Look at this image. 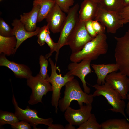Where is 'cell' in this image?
I'll use <instances>...</instances> for the list:
<instances>
[{"label":"cell","instance_id":"1","mask_svg":"<svg viewBox=\"0 0 129 129\" xmlns=\"http://www.w3.org/2000/svg\"><path fill=\"white\" fill-rule=\"evenodd\" d=\"M108 48L106 35L105 33L98 34L87 42L81 50L72 53L70 59L72 62H76L84 60H95L100 56L106 54Z\"/></svg>","mask_w":129,"mask_h":129},{"label":"cell","instance_id":"2","mask_svg":"<svg viewBox=\"0 0 129 129\" xmlns=\"http://www.w3.org/2000/svg\"><path fill=\"white\" fill-rule=\"evenodd\" d=\"M64 97L60 99L58 106L61 111L64 112L70 107L71 102L74 100L77 101L80 107L83 103L86 105L91 104L94 97L92 94L84 92L80 87L78 80L74 78L65 84Z\"/></svg>","mask_w":129,"mask_h":129},{"label":"cell","instance_id":"3","mask_svg":"<svg viewBox=\"0 0 129 129\" xmlns=\"http://www.w3.org/2000/svg\"><path fill=\"white\" fill-rule=\"evenodd\" d=\"M92 86L96 90L92 94L94 97L100 96H104L112 107L110 110L113 112L120 113L129 121L124 112L125 103L118 91L106 82L103 84H97Z\"/></svg>","mask_w":129,"mask_h":129},{"label":"cell","instance_id":"4","mask_svg":"<svg viewBox=\"0 0 129 129\" xmlns=\"http://www.w3.org/2000/svg\"><path fill=\"white\" fill-rule=\"evenodd\" d=\"M49 61L51 66V73L50 76H48L46 79L51 84L52 91L51 103L55 107L57 113L59 102L61 98V89L68 82L74 78V77L66 73L63 77L61 74H58L57 70L60 72L59 67L56 66V63L54 64L51 58H49Z\"/></svg>","mask_w":129,"mask_h":129},{"label":"cell","instance_id":"5","mask_svg":"<svg viewBox=\"0 0 129 129\" xmlns=\"http://www.w3.org/2000/svg\"><path fill=\"white\" fill-rule=\"evenodd\" d=\"M114 37L116 42L114 55L116 63L120 71L129 78V29L123 36Z\"/></svg>","mask_w":129,"mask_h":129},{"label":"cell","instance_id":"6","mask_svg":"<svg viewBox=\"0 0 129 129\" xmlns=\"http://www.w3.org/2000/svg\"><path fill=\"white\" fill-rule=\"evenodd\" d=\"M79 8V5L77 3L70 8L67 13L66 19L60 32L59 38L57 42L55 51L56 63L57 60L60 49L62 47L67 45L69 38L79 21L78 13Z\"/></svg>","mask_w":129,"mask_h":129},{"label":"cell","instance_id":"7","mask_svg":"<svg viewBox=\"0 0 129 129\" xmlns=\"http://www.w3.org/2000/svg\"><path fill=\"white\" fill-rule=\"evenodd\" d=\"M27 85L32 92L28 102L31 105L42 103L43 97L48 92L52 91L51 85L46 79L43 78L39 73L35 76H31L27 79Z\"/></svg>","mask_w":129,"mask_h":129},{"label":"cell","instance_id":"8","mask_svg":"<svg viewBox=\"0 0 129 129\" xmlns=\"http://www.w3.org/2000/svg\"><path fill=\"white\" fill-rule=\"evenodd\" d=\"M13 91L12 103L15 110V113L20 120L27 122L33 127L37 129L36 126L39 124H43L49 126L53 124V121L51 118L44 119L38 115V112L35 109H32L27 106L25 109H23L18 106Z\"/></svg>","mask_w":129,"mask_h":129},{"label":"cell","instance_id":"9","mask_svg":"<svg viewBox=\"0 0 129 129\" xmlns=\"http://www.w3.org/2000/svg\"><path fill=\"white\" fill-rule=\"evenodd\" d=\"M93 38L86 30L85 22L79 21L75 29L70 36L66 45H68L72 53L78 52L85 45Z\"/></svg>","mask_w":129,"mask_h":129},{"label":"cell","instance_id":"10","mask_svg":"<svg viewBox=\"0 0 129 129\" xmlns=\"http://www.w3.org/2000/svg\"><path fill=\"white\" fill-rule=\"evenodd\" d=\"M94 20L104 25L108 32L112 34H115L117 30L123 25L118 13L106 10L99 5Z\"/></svg>","mask_w":129,"mask_h":129},{"label":"cell","instance_id":"11","mask_svg":"<svg viewBox=\"0 0 129 129\" xmlns=\"http://www.w3.org/2000/svg\"><path fill=\"white\" fill-rule=\"evenodd\" d=\"M91 62L84 60L79 63L72 62L68 64L67 68L69 71L66 73L70 75L78 77L82 83L84 91L88 94L90 92V89L87 86L85 78L92 71L90 67Z\"/></svg>","mask_w":129,"mask_h":129},{"label":"cell","instance_id":"12","mask_svg":"<svg viewBox=\"0 0 129 129\" xmlns=\"http://www.w3.org/2000/svg\"><path fill=\"white\" fill-rule=\"evenodd\" d=\"M105 82L120 94L122 99L126 100L129 91V78L121 72H114L108 75Z\"/></svg>","mask_w":129,"mask_h":129},{"label":"cell","instance_id":"13","mask_svg":"<svg viewBox=\"0 0 129 129\" xmlns=\"http://www.w3.org/2000/svg\"><path fill=\"white\" fill-rule=\"evenodd\" d=\"M80 108L75 109L69 107L65 111V119L73 125L80 126L87 120L91 114L92 104L83 105Z\"/></svg>","mask_w":129,"mask_h":129},{"label":"cell","instance_id":"14","mask_svg":"<svg viewBox=\"0 0 129 129\" xmlns=\"http://www.w3.org/2000/svg\"><path fill=\"white\" fill-rule=\"evenodd\" d=\"M66 16L65 13L55 4L45 18L49 29L53 33L60 32Z\"/></svg>","mask_w":129,"mask_h":129},{"label":"cell","instance_id":"15","mask_svg":"<svg viewBox=\"0 0 129 129\" xmlns=\"http://www.w3.org/2000/svg\"><path fill=\"white\" fill-rule=\"evenodd\" d=\"M0 66L9 69L17 78L27 79L32 75V72L28 66L8 60L6 55L2 53L0 54Z\"/></svg>","mask_w":129,"mask_h":129},{"label":"cell","instance_id":"16","mask_svg":"<svg viewBox=\"0 0 129 129\" xmlns=\"http://www.w3.org/2000/svg\"><path fill=\"white\" fill-rule=\"evenodd\" d=\"M11 25L13 27L12 29L13 35L16 38L17 41L15 53L23 42L29 38L37 35L40 28L38 27H37L34 31L28 32L26 30L24 25L20 19L17 18L13 20Z\"/></svg>","mask_w":129,"mask_h":129},{"label":"cell","instance_id":"17","mask_svg":"<svg viewBox=\"0 0 129 129\" xmlns=\"http://www.w3.org/2000/svg\"><path fill=\"white\" fill-rule=\"evenodd\" d=\"M99 4L89 0H84L81 3L78 14L79 20L80 22L93 20L98 11Z\"/></svg>","mask_w":129,"mask_h":129},{"label":"cell","instance_id":"18","mask_svg":"<svg viewBox=\"0 0 129 129\" xmlns=\"http://www.w3.org/2000/svg\"><path fill=\"white\" fill-rule=\"evenodd\" d=\"M40 9V6L38 5H33L30 11L23 13L20 15L19 19L27 31L32 32L36 29V23Z\"/></svg>","mask_w":129,"mask_h":129},{"label":"cell","instance_id":"19","mask_svg":"<svg viewBox=\"0 0 129 129\" xmlns=\"http://www.w3.org/2000/svg\"><path fill=\"white\" fill-rule=\"evenodd\" d=\"M91 66L97 77L96 82L99 85L105 83V78L109 74L119 70L118 65L116 63L108 64H92Z\"/></svg>","mask_w":129,"mask_h":129},{"label":"cell","instance_id":"20","mask_svg":"<svg viewBox=\"0 0 129 129\" xmlns=\"http://www.w3.org/2000/svg\"><path fill=\"white\" fill-rule=\"evenodd\" d=\"M17 40L15 36L5 37L0 35V54L9 56L15 53Z\"/></svg>","mask_w":129,"mask_h":129},{"label":"cell","instance_id":"21","mask_svg":"<svg viewBox=\"0 0 129 129\" xmlns=\"http://www.w3.org/2000/svg\"><path fill=\"white\" fill-rule=\"evenodd\" d=\"M56 3L54 0H33V5H39L40 7L37 22L45 19L48 14Z\"/></svg>","mask_w":129,"mask_h":129},{"label":"cell","instance_id":"22","mask_svg":"<svg viewBox=\"0 0 129 129\" xmlns=\"http://www.w3.org/2000/svg\"><path fill=\"white\" fill-rule=\"evenodd\" d=\"M125 118L107 120L100 124L102 129H129V123Z\"/></svg>","mask_w":129,"mask_h":129},{"label":"cell","instance_id":"23","mask_svg":"<svg viewBox=\"0 0 129 129\" xmlns=\"http://www.w3.org/2000/svg\"><path fill=\"white\" fill-rule=\"evenodd\" d=\"M98 4L102 8L117 13L124 7L122 0H101Z\"/></svg>","mask_w":129,"mask_h":129},{"label":"cell","instance_id":"24","mask_svg":"<svg viewBox=\"0 0 129 129\" xmlns=\"http://www.w3.org/2000/svg\"><path fill=\"white\" fill-rule=\"evenodd\" d=\"M19 120L15 113L0 110V126L6 124H9L11 125L18 122Z\"/></svg>","mask_w":129,"mask_h":129},{"label":"cell","instance_id":"25","mask_svg":"<svg viewBox=\"0 0 129 129\" xmlns=\"http://www.w3.org/2000/svg\"><path fill=\"white\" fill-rule=\"evenodd\" d=\"M76 129H101L102 128L101 124L97 121L95 115L91 113L87 120Z\"/></svg>","mask_w":129,"mask_h":129},{"label":"cell","instance_id":"26","mask_svg":"<svg viewBox=\"0 0 129 129\" xmlns=\"http://www.w3.org/2000/svg\"><path fill=\"white\" fill-rule=\"evenodd\" d=\"M48 61L45 57L42 55L39 57V64L40 69L39 74L43 79H46L49 76L48 74L47 67L48 65Z\"/></svg>","mask_w":129,"mask_h":129},{"label":"cell","instance_id":"27","mask_svg":"<svg viewBox=\"0 0 129 129\" xmlns=\"http://www.w3.org/2000/svg\"><path fill=\"white\" fill-rule=\"evenodd\" d=\"M0 35L5 37L13 36L12 29L1 18H0Z\"/></svg>","mask_w":129,"mask_h":129},{"label":"cell","instance_id":"28","mask_svg":"<svg viewBox=\"0 0 129 129\" xmlns=\"http://www.w3.org/2000/svg\"><path fill=\"white\" fill-rule=\"evenodd\" d=\"M48 25H45L40 28L39 31L37 35V42L40 46H42L45 44V39L48 30H49Z\"/></svg>","mask_w":129,"mask_h":129},{"label":"cell","instance_id":"29","mask_svg":"<svg viewBox=\"0 0 129 129\" xmlns=\"http://www.w3.org/2000/svg\"><path fill=\"white\" fill-rule=\"evenodd\" d=\"M55 3L65 13H67L72 6L74 0H54Z\"/></svg>","mask_w":129,"mask_h":129},{"label":"cell","instance_id":"30","mask_svg":"<svg viewBox=\"0 0 129 129\" xmlns=\"http://www.w3.org/2000/svg\"><path fill=\"white\" fill-rule=\"evenodd\" d=\"M49 30V29L48 31L45 39V42L49 47L50 49V52L47 54L45 56L47 59L52 55L54 51H55L57 46V43L54 42L51 37Z\"/></svg>","mask_w":129,"mask_h":129},{"label":"cell","instance_id":"31","mask_svg":"<svg viewBox=\"0 0 129 129\" xmlns=\"http://www.w3.org/2000/svg\"><path fill=\"white\" fill-rule=\"evenodd\" d=\"M118 13L123 25L129 22V6L124 7Z\"/></svg>","mask_w":129,"mask_h":129},{"label":"cell","instance_id":"32","mask_svg":"<svg viewBox=\"0 0 129 129\" xmlns=\"http://www.w3.org/2000/svg\"><path fill=\"white\" fill-rule=\"evenodd\" d=\"M92 26L94 30L97 34L105 33V27L97 21L93 20Z\"/></svg>","mask_w":129,"mask_h":129},{"label":"cell","instance_id":"33","mask_svg":"<svg viewBox=\"0 0 129 129\" xmlns=\"http://www.w3.org/2000/svg\"><path fill=\"white\" fill-rule=\"evenodd\" d=\"M31 126L28 123L23 121H19L11 125L12 128L14 129H30Z\"/></svg>","mask_w":129,"mask_h":129},{"label":"cell","instance_id":"34","mask_svg":"<svg viewBox=\"0 0 129 129\" xmlns=\"http://www.w3.org/2000/svg\"><path fill=\"white\" fill-rule=\"evenodd\" d=\"M91 20L85 22V26L87 32L92 38L95 37L97 34L94 30L92 26V20Z\"/></svg>","mask_w":129,"mask_h":129},{"label":"cell","instance_id":"35","mask_svg":"<svg viewBox=\"0 0 129 129\" xmlns=\"http://www.w3.org/2000/svg\"><path fill=\"white\" fill-rule=\"evenodd\" d=\"M47 129H65V127L60 124H52L50 126H48Z\"/></svg>","mask_w":129,"mask_h":129},{"label":"cell","instance_id":"36","mask_svg":"<svg viewBox=\"0 0 129 129\" xmlns=\"http://www.w3.org/2000/svg\"><path fill=\"white\" fill-rule=\"evenodd\" d=\"M129 94L127 95V98L128 99V102L127 104L126 108L125 110L127 115L129 116Z\"/></svg>","mask_w":129,"mask_h":129},{"label":"cell","instance_id":"37","mask_svg":"<svg viewBox=\"0 0 129 129\" xmlns=\"http://www.w3.org/2000/svg\"><path fill=\"white\" fill-rule=\"evenodd\" d=\"M75 128L71 124L69 123L66 124L65 127V129H75Z\"/></svg>","mask_w":129,"mask_h":129},{"label":"cell","instance_id":"38","mask_svg":"<svg viewBox=\"0 0 129 129\" xmlns=\"http://www.w3.org/2000/svg\"><path fill=\"white\" fill-rule=\"evenodd\" d=\"M124 7L129 6V0H122Z\"/></svg>","mask_w":129,"mask_h":129},{"label":"cell","instance_id":"39","mask_svg":"<svg viewBox=\"0 0 129 129\" xmlns=\"http://www.w3.org/2000/svg\"><path fill=\"white\" fill-rule=\"evenodd\" d=\"M99 3L101 0H89Z\"/></svg>","mask_w":129,"mask_h":129},{"label":"cell","instance_id":"40","mask_svg":"<svg viewBox=\"0 0 129 129\" xmlns=\"http://www.w3.org/2000/svg\"><path fill=\"white\" fill-rule=\"evenodd\" d=\"M2 0H0V1H1Z\"/></svg>","mask_w":129,"mask_h":129}]
</instances>
